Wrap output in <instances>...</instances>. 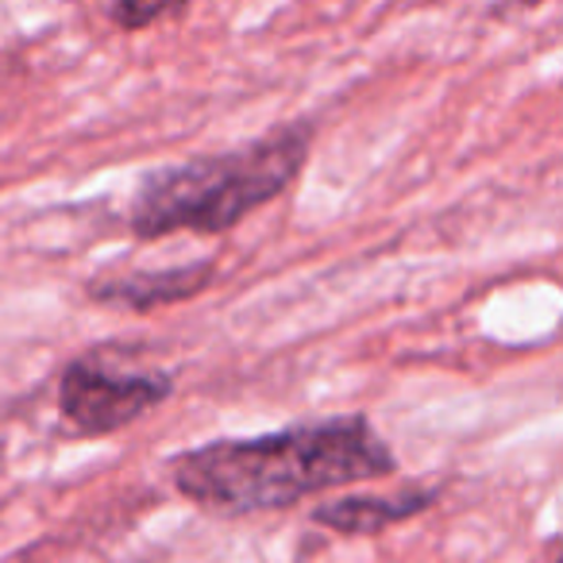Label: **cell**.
<instances>
[{
  "label": "cell",
  "instance_id": "cell-1",
  "mask_svg": "<svg viewBox=\"0 0 563 563\" xmlns=\"http://www.w3.org/2000/svg\"><path fill=\"white\" fill-rule=\"evenodd\" d=\"M398 475V455L367 413L286 424L263 437H224L170 460V483L220 517L282 514L313 494Z\"/></svg>",
  "mask_w": 563,
  "mask_h": 563
},
{
  "label": "cell",
  "instance_id": "cell-2",
  "mask_svg": "<svg viewBox=\"0 0 563 563\" xmlns=\"http://www.w3.org/2000/svg\"><path fill=\"white\" fill-rule=\"evenodd\" d=\"M313 140L317 120L306 117L274 124L271 132L243 147L155 166L128 197L124 224L140 240H163L174 232H232L251 212L278 201L298 181Z\"/></svg>",
  "mask_w": 563,
  "mask_h": 563
},
{
  "label": "cell",
  "instance_id": "cell-3",
  "mask_svg": "<svg viewBox=\"0 0 563 563\" xmlns=\"http://www.w3.org/2000/svg\"><path fill=\"white\" fill-rule=\"evenodd\" d=\"M170 398V371L140 367L124 347H89L58 375V421L74 437H117Z\"/></svg>",
  "mask_w": 563,
  "mask_h": 563
},
{
  "label": "cell",
  "instance_id": "cell-4",
  "mask_svg": "<svg viewBox=\"0 0 563 563\" xmlns=\"http://www.w3.org/2000/svg\"><path fill=\"white\" fill-rule=\"evenodd\" d=\"M217 282V263H178V266H155V271H101L86 282V298L97 306L132 309V313H155L166 306L194 301Z\"/></svg>",
  "mask_w": 563,
  "mask_h": 563
},
{
  "label": "cell",
  "instance_id": "cell-5",
  "mask_svg": "<svg viewBox=\"0 0 563 563\" xmlns=\"http://www.w3.org/2000/svg\"><path fill=\"white\" fill-rule=\"evenodd\" d=\"M437 501L440 490H432V486H406V490L394 494H340V498L317 501L309 521L329 532H340V537H375L390 525L429 514Z\"/></svg>",
  "mask_w": 563,
  "mask_h": 563
},
{
  "label": "cell",
  "instance_id": "cell-6",
  "mask_svg": "<svg viewBox=\"0 0 563 563\" xmlns=\"http://www.w3.org/2000/svg\"><path fill=\"white\" fill-rule=\"evenodd\" d=\"M189 4H140V0H120V4H109L104 16L109 24H117L120 32H143L151 24H163V20H178L186 16Z\"/></svg>",
  "mask_w": 563,
  "mask_h": 563
}]
</instances>
